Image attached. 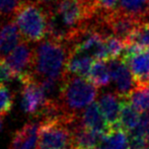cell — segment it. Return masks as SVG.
<instances>
[{
  "label": "cell",
  "instance_id": "3957f363",
  "mask_svg": "<svg viewBox=\"0 0 149 149\" xmlns=\"http://www.w3.org/2000/svg\"><path fill=\"white\" fill-rule=\"evenodd\" d=\"M24 42L41 43L48 36V10L40 3H24L14 15Z\"/></svg>",
  "mask_w": 149,
  "mask_h": 149
},
{
  "label": "cell",
  "instance_id": "7402d4cb",
  "mask_svg": "<svg viewBox=\"0 0 149 149\" xmlns=\"http://www.w3.org/2000/svg\"><path fill=\"white\" fill-rule=\"evenodd\" d=\"M22 4V0H0V24L14 18Z\"/></svg>",
  "mask_w": 149,
  "mask_h": 149
},
{
  "label": "cell",
  "instance_id": "603a6c76",
  "mask_svg": "<svg viewBox=\"0 0 149 149\" xmlns=\"http://www.w3.org/2000/svg\"><path fill=\"white\" fill-rule=\"evenodd\" d=\"M13 107V94L6 85H0V115L5 117Z\"/></svg>",
  "mask_w": 149,
  "mask_h": 149
},
{
  "label": "cell",
  "instance_id": "f1b7e54d",
  "mask_svg": "<svg viewBox=\"0 0 149 149\" xmlns=\"http://www.w3.org/2000/svg\"><path fill=\"white\" fill-rule=\"evenodd\" d=\"M97 149H100V148H97Z\"/></svg>",
  "mask_w": 149,
  "mask_h": 149
},
{
  "label": "cell",
  "instance_id": "7a4b0ae2",
  "mask_svg": "<svg viewBox=\"0 0 149 149\" xmlns=\"http://www.w3.org/2000/svg\"><path fill=\"white\" fill-rule=\"evenodd\" d=\"M97 94V87L88 79L66 73L61 82L57 100L67 118L77 122L85 109L93 104Z\"/></svg>",
  "mask_w": 149,
  "mask_h": 149
},
{
  "label": "cell",
  "instance_id": "ba28073f",
  "mask_svg": "<svg viewBox=\"0 0 149 149\" xmlns=\"http://www.w3.org/2000/svg\"><path fill=\"white\" fill-rule=\"evenodd\" d=\"M111 78L116 86V92L124 100H127L135 89L133 75L128 65L122 58L108 62Z\"/></svg>",
  "mask_w": 149,
  "mask_h": 149
},
{
  "label": "cell",
  "instance_id": "ac0fdd59",
  "mask_svg": "<svg viewBox=\"0 0 149 149\" xmlns=\"http://www.w3.org/2000/svg\"><path fill=\"white\" fill-rule=\"evenodd\" d=\"M87 79L95 85L97 88L106 87L110 84L111 81V73L109 69L108 63L106 61L95 60L92 65L90 72Z\"/></svg>",
  "mask_w": 149,
  "mask_h": 149
},
{
  "label": "cell",
  "instance_id": "9c48e42d",
  "mask_svg": "<svg viewBox=\"0 0 149 149\" xmlns=\"http://www.w3.org/2000/svg\"><path fill=\"white\" fill-rule=\"evenodd\" d=\"M123 102L124 98H122L116 91L104 92L98 98L97 104L102 115L106 118L110 130L120 127V114H121Z\"/></svg>",
  "mask_w": 149,
  "mask_h": 149
},
{
  "label": "cell",
  "instance_id": "484cf974",
  "mask_svg": "<svg viewBox=\"0 0 149 149\" xmlns=\"http://www.w3.org/2000/svg\"><path fill=\"white\" fill-rule=\"evenodd\" d=\"M22 3H39V0H22Z\"/></svg>",
  "mask_w": 149,
  "mask_h": 149
},
{
  "label": "cell",
  "instance_id": "4316f807",
  "mask_svg": "<svg viewBox=\"0 0 149 149\" xmlns=\"http://www.w3.org/2000/svg\"><path fill=\"white\" fill-rule=\"evenodd\" d=\"M4 118H5V117H3V116H1V115H0V130H1V129H2V127H3Z\"/></svg>",
  "mask_w": 149,
  "mask_h": 149
},
{
  "label": "cell",
  "instance_id": "cb8c5ba5",
  "mask_svg": "<svg viewBox=\"0 0 149 149\" xmlns=\"http://www.w3.org/2000/svg\"><path fill=\"white\" fill-rule=\"evenodd\" d=\"M16 76L4 59H0V85H6L11 82Z\"/></svg>",
  "mask_w": 149,
  "mask_h": 149
},
{
  "label": "cell",
  "instance_id": "ffe728a7",
  "mask_svg": "<svg viewBox=\"0 0 149 149\" xmlns=\"http://www.w3.org/2000/svg\"><path fill=\"white\" fill-rule=\"evenodd\" d=\"M126 50V46L122 40L114 36H108L104 41V61L119 59L122 53Z\"/></svg>",
  "mask_w": 149,
  "mask_h": 149
},
{
  "label": "cell",
  "instance_id": "9a60e30c",
  "mask_svg": "<svg viewBox=\"0 0 149 149\" xmlns=\"http://www.w3.org/2000/svg\"><path fill=\"white\" fill-rule=\"evenodd\" d=\"M125 46L138 52H149V22L142 20L125 41Z\"/></svg>",
  "mask_w": 149,
  "mask_h": 149
},
{
  "label": "cell",
  "instance_id": "277c9868",
  "mask_svg": "<svg viewBox=\"0 0 149 149\" xmlns=\"http://www.w3.org/2000/svg\"><path fill=\"white\" fill-rule=\"evenodd\" d=\"M72 127L64 121L42 122L37 149H73Z\"/></svg>",
  "mask_w": 149,
  "mask_h": 149
},
{
  "label": "cell",
  "instance_id": "6da1fadb",
  "mask_svg": "<svg viewBox=\"0 0 149 149\" xmlns=\"http://www.w3.org/2000/svg\"><path fill=\"white\" fill-rule=\"evenodd\" d=\"M70 54L67 43L46 39L35 46L33 77L37 81L45 79L62 81L66 74V64Z\"/></svg>",
  "mask_w": 149,
  "mask_h": 149
},
{
  "label": "cell",
  "instance_id": "4fadbf2b",
  "mask_svg": "<svg viewBox=\"0 0 149 149\" xmlns=\"http://www.w3.org/2000/svg\"><path fill=\"white\" fill-rule=\"evenodd\" d=\"M73 149H97L100 147L104 134L93 132L83 128L79 124V120L73 125Z\"/></svg>",
  "mask_w": 149,
  "mask_h": 149
},
{
  "label": "cell",
  "instance_id": "d4e9b609",
  "mask_svg": "<svg viewBox=\"0 0 149 149\" xmlns=\"http://www.w3.org/2000/svg\"><path fill=\"white\" fill-rule=\"evenodd\" d=\"M57 0H39V3L42 4V5H50V4L54 3Z\"/></svg>",
  "mask_w": 149,
  "mask_h": 149
},
{
  "label": "cell",
  "instance_id": "8fae6325",
  "mask_svg": "<svg viewBox=\"0 0 149 149\" xmlns=\"http://www.w3.org/2000/svg\"><path fill=\"white\" fill-rule=\"evenodd\" d=\"M22 41L14 18L0 24V59H5Z\"/></svg>",
  "mask_w": 149,
  "mask_h": 149
},
{
  "label": "cell",
  "instance_id": "5bb4252c",
  "mask_svg": "<svg viewBox=\"0 0 149 149\" xmlns=\"http://www.w3.org/2000/svg\"><path fill=\"white\" fill-rule=\"evenodd\" d=\"M93 63L94 59L91 56L70 52L66 64V73L87 79Z\"/></svg>",
  "mask_w": 149,
  "mask_h": 149
},
{
  "label": "cell",
  "instance_id": "44dd1931",
  "mask_svg": "<svg viewBox=\"0 0 149 149\" xmlns=\"http://www.w3.org/2000/svg\"><path fill=\"white\" fill-rule=\"evenodd\" d=\"M127 100L140 113L149 111V85L141 88H135Z\"/></svg>",
  "mask_w": 149,
  "mask_h": 149
},
{
  "label": "cell",
  "instance_id": "83f0119b",
  "mask_svg": "<svg viewBox=\"0 0 149 149\" xmlns=\"http://www.w3.org/2000/svg\"><path fill=\"white\" fill-rule=\"evenodd\" d=\"M148 11H149V0H148Z\"/></svg>",
  "mask_w": 149,
  "mask_h": 149
},
{
  "label": "cell",
  "instance_id": "30bf717a",
  "mask_svg": "<svg viewBox=\"0 0 149 149\" xmlns=\"http://www.w3.org/2000/svg\"><path fill=\"white\" fill-rule=\"evenodd\" d=\"M42 122L31 121L14 133L9 149H37Z\"/></svg>",
  "mask_w": 149,
  "mask_h": 149
},
{
  "label": "cell",
  "instance_id": "5b68a950",
  "mask_svg": "<svg viewBox=\"0 0 149 149\" xmlns=\"http://www.w3.org/2000/svg\"><path fill=\"white\" fill-rule=\"evenodd\" d=\"M22 82V108L26 114L39 118L49 98L40 83L33 76L20 80Z\"/></svg>",
  "mask_w": 149,
  "mask_h": 149
},
{
  "label": "cell",
  "instance_id": "8992f818",
  "mask_svg": "<svg viewBox=\"0 0 149 149\" xmlns=\"http://www.w3.org/2000/svg\"><path fill=\"white\" fill-rule=\"evenodd\" d=\"M33 57L35 47H31L28 42L22 41L4 60L15 74L16 79L20 81L26 77L33 76Z\"/></svg>",
  "mask_w": 149,
  "mask_h": 149
},
{
  "label": "cell",
  "instance_id": "d6986e66",
  "mask_svg": "<svg viewBox=\"0 0 149 149\" xmlns=\"http://www.w3.org/2000/svg\"><path fill=\"white\" fill-rule=\"evenodd\" d=\"M120 9L138 19L148 14V0H120Z\"/></svg>",
  "mask_w": 149,
  "mask_h": 149
},
{
  "label": "cell",
  "instance_id": "7c38bea8",
  "mask_svg": "<svg viewBox=\"0 0 149 149\" xmlns=\"http://www.w3.org/2000/svg\"><path fill=\"white\" fill-rule=\"evenodd\" d=\"M79 124L85 129L102 133L104 135L110 131V127L97 102H93L85 109L79 118Z\"/></svg>",
  "mask_w": 149,
  "mask_h": 149
},
{
  "label": "cell",
  "instance_id": "52a82bcc",
  "mask_svg": "<svg viewBox=\"0 0 149 149\" xmlns=\"http://www.w3.org/2000/svg\"><path fill=\"white\" fill-rule=\"evenodd\" d=\"M122 59L128 65L133 75L135 88L149 85V52H138L126 48Z\"/></svg>",
  "mask_w": 149,
  "mask_h": 149
},
{
  "label": "cell",
  "instance_id": "2e32d148",
  "mask_svg": "<svg viewBox=\"0 0 149 149\" xmlns=\"http://www.w3.org/2000/svg\"><path fill=\"white\" fill-rule=\"evenodd\" d=\"M100 149H130V139L128 133L121 127L111 129L104 136Z\"/></svg>",
  "mask_w": 149,
  "mask_h": 149
},
{
  "label": "cell",
  "instance_id": "e0dca14e",
  "mask_svg": "<svg viewBox=\"0 0 149 149\" xmlns=\"http://www.w3.org/2000/svg\"><path fill=\"white\" fill-rule=\"evenodd\" d=\"M140 119H141V114L139 111L136 110L127 100H124L120 114V127L127 133H130L135 128H137L140 123Z\"/></svg>",
  "mask_w": 149,
  "mask_h": 149
}]
</instances>
